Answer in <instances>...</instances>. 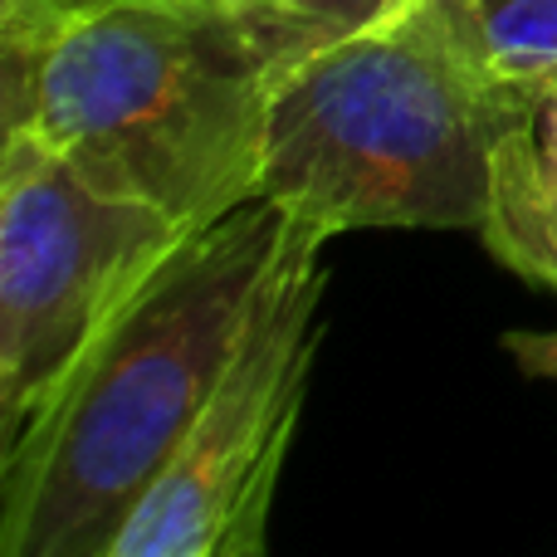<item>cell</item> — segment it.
Here are the masks:
<instances>
[{
    "instance_id": "6da1fadb",
    "label": "cell",
    "mask_w": 557,
    "mask_h": 557,
    "mask_svg": "<svg viewBox=\"0 0 557 557\" xmlns=\"http://www.w3.org/2000/svg\"><path fill=\"white\" fill-rule=\"evenodd\" d=\"M288 215L250 201L186 235L0 450V557H108L206 411Z\"/></svg>"
},
{
    "instance_id": "7a4b0ae2",
    "label": "cell",
    "mask_w": 557,
    "mask_h": 557,
    "mask_svg": "<svg viewBox=\"0 0 557 557\" xmlns=\"http://www.w3.org/2000/svg\"><path fill=\"white\" fill-rule=\"evenodd\" d=\"M278 84V59L231 0H127L49 45L0 137L35 133L98 191L196 235L260 201Z\"/></svg>"
},
{
    "instance_id": "3957f363",
    "label": "cell",
    "mask_w": 557,
    "mask_h": 557,
    "mask_svg": "<svg viewBox=\"0 0 557 557\" xmlns=\"http://www.w3.org/2000/svg\"><path fill=\"white\" fill-rule=\"evenodd\" d=\"M519 123L529 94L490 84L416 0L278 84L260 201L323 235L480 231L494 147Z\"/></svg>"
},
{
    "instance_id": "277c9868",
    "label": "cell",
    "mask_w": 557,
    "mask_h": 557,
    "mask_svg": "<svg viewBox=\"0 0 557 557\" xmlns=\"http://www.w3.org/2000/svg\"><path fill=\"white\" fill-rule=\"evenodd\" d=\"M323 235L294 221L206 411L152 480L108 557H260L274 490L318 362Z\"/></svg>"
},
{
    "instance_id": "5b68a950",
    "label": "cell",
    "mask_w": 557,
    "mask_h": 557,
    "mask_svg": "<svg viewBox=\"0 0 557 557\" xmlns=\"http://www.w3.org/2000/svg\"><path fill=\"white\" fill-rule=\"evenodd\" d=\"M182 240L172 215L98 191L35 133L0 137V450Z\"/></svg>"
},
{
    "instance_id": "8992f818",
    "label": "cell",
    "mask_w": 557,
    "mask_h": 557,
    "mask_svg": "<svg viewBox=\"0 0 557 557\" xmlns=\"http://www.w3.org/2000/svg\"><path fill=\"white\" fill-rule=\"evenodd\" d=\"M474 235L504 270L557 294V157L529 123L509 127L494 147L490 206Z\"/></svg>"
},
{
    "instance_id": "52a82bcc",
    "label": "cell",
    "mask_w": 557,
    "mask_h": 557,
    "mask_svg": "<svg viewBox=\"0 0 557 557\" xmlns=\"http://www.w3.org/2000/svg\"><path fill=\"white\" fill-rule=\"evenodd\" d=\"M460 54L490 84L529 94L557 74V0H431Z\"/></svg>"
},
{
    "instance_id": "ba28073f",
    "label": "cell",
    "mask_w": 557,
    "mask_h": 557,
    "mask_svg": "<svg viewBox=\"0 0 557 557\" xmlns=\"http://www.w3.org/2000/svg\"><path fill=\"white\" fill-rule=\"evenodd\" d=\"M231 5L245 15V25L260 35V45L278 59L288 78L323 49L406 15L416 0H231Z\"/></svg>"
},
{
    "instance_id": "9c48e42d",
    "label": "cell",
    "mask_w": 557,
    "mask_h": 557,
    "mask_svg": "<svg viewBox=\"0 0 557 557\" xmlns=\"http://www.w3.org/2000/svg\"><path fill=\"white\" fill-rule=\"evenodd\" d=\"M127 0H0V117L25 103L39 59L59 35Z\"/></svg>"
},
{
    "instance_id": "30bf717a",
    "label": "cell",
    "mask_w": 557,
    "mask_h": 557,
    "mask_svg": "<svg viewBox=\"0 0 557 557\" xmlns=\"http://www.w3.org/2000/svg\"><path fill=\"white\" fill-rule=\"evenodd\" d=\"M504 352L529 376L557 386V327L553 333H504Z\"/></svg>"
},
{
    "instance_id": "8fae6325",
    "label": "cell",
    "mask_w": 557,
    "mask_h": 557,
    "mask_svg": "<svg viewBox=\"0 0 557 557\" xmlns=\"http://www.w3.org/2000/svg\"><path fill=\"white\" fill-rule=\"evenodd\" d=\"M529 127H533V137H539V143L557 157V74H553V78H543V84L533 88Z\"/></svg>"
}]
</instances>
